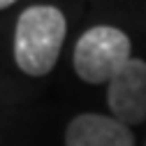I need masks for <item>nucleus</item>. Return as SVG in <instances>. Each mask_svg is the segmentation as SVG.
I'll use <instances>...</instances> for the list:
<instances>
[{
  "label": "nucleus",
  "mask_w": 146,
  "mask_h": 146,
  "mask_svg": "<svg viewBox=\"0 0 146 146\" xmlns=\"http://www.w3.org/2000/svg\"><path fill=\"white\" fill-rule=\"evenodd\" d=\"M16 0H0V9H5V7H9V5H14Z\"/></svg>",
  "instance_id": "nucleus-5"
},
{
  "label": "nucleus",
  "mask_w": 146,
  "mask_h": 146,
  "mask_svg": "<svg viewBox=\"0 0 146 146\" xmlns=\"http://www.w3.org/2000/svg\"><path fill=\"white\" fill-rule=\"evenodd\" d=\"M144 146H146V144H144Z\"/></svg>",
  "instance_id": "nucleus-6"
},
{
  "label": "nucleus",
  "mask_w": 146,
  "mask_h": 146,
  "mask_svg": "<svg viewBox=\"0 0 146 146\" xmlns=\"http://www.w3.org/2000/svg\"><path fill=\"white\" fill-rule=\"evenodd\" d=\"M130 37L111 26L86 30L74 46V72L88 84H109L116 72L130 60Z\"/></svg>",
  "instance_id": "nucleus-2"
},
{
  "label": "nucleus",
  "mask_w": 146,
  "mask_h": 146,
  "mask_svg": "<svg viewBox=\"0 0 146 146\" xmlns=\"http://www.w3.org/2000/svg\"><path fill=\"white\" fill-rule=\"evenodd\" d=\"M107 104L111 116L127 127L146 121V60L130 58L109 79Z\"/></svg>",
  "instance_id": "nucleus-3"
},
{
  "label": "nucleus",
  "mask_w": 146,
  "mask_h": 146,
  "mask_svg": "<svg viewBox=\"0 0 146 146\" xmlns=\"http://www.w3.org/2000/svg\"><path fill=\"white\" fill-rule=\"evenodd\" d=\"M65 146H135V137L114 116L79 114L65 130Z\"/></svg>",
  "instance_id": "nucleus-4"
},
{
  "label": "nucleus",
  "mask_w": 146,
  "mask_h": 146,
  "mask_svg": "<svg viewBox=\"0 0 146 146\" xmlns=\"http://www.w3.org/2000/svg\"><path fill=\"white\" fill-rule=\"evenodd\" d=\"M65 16L58 7L33 5L21 12L14 33V58L30 77H44L53 70L65 42Z\"/></svg>",
  "instance_id": "nucleus-1"
}]
</instances>
